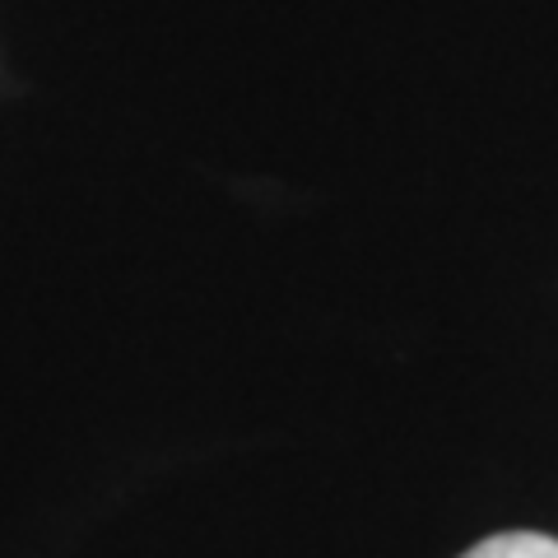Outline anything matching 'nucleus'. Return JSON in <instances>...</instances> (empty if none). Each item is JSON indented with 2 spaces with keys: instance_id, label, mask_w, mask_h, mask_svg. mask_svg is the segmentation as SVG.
Returning <instances> with one entry per match:
<instances>
[{
  "instance_id": "obj_1",
  "label": "nucleus",
  "mask_w": 558,
  "mask_h": 558,
  "mask_svg": "<svg viewBox=\"0 0 558 558\" xmlns=\"http://www.w3.org/2000/svg\"><path fill=\"white\" fill-rule=\"evenodd\" d=\"M461 558H558V539L539 531H508V535H488L475 549H465Z\"/></svg>"
}]
</instances>
